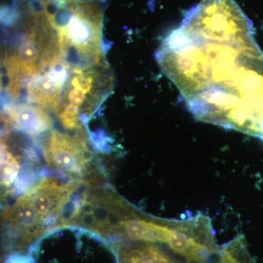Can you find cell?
<instances>
[{
    "label": "cell",
    "instance_id": "cell-7",
    "mask_svg": "<svg viewBox=\"0 0 263 263\" xmlns=\"http://www.w3.org/2000/svg\"><path fill=\"white\" fill-rule=\"evenodd\" d=\"M110 247L117 263H195L166 243L123 241Z\"/></svg>",
    "mask_w": 263,
    "mask_h": 263
},
{
    "label": "cell",
    "instance_id": "cell-3",
    "mask_svg": "<svg viewBox=\"0 0 263 263\" xmlns=\"http://www.w3.org/2000/svg\"><path fill=\"white\" fill-rule=\"evenodd\" d=\"M69 69L108 65L103 41L105 0H37Z\"/></svg>",
    "mask_w": 263,
    "mask_h": 263
},
{
    "label": "cell",
    "instance_id": "cell-4",
    "mask_svg": "<svg viewBox=\"0 0 263 263\" xmlns=\"http://www.w3.org/2000/svg\"><path fill=\"white\" fill-rule=\"evenodd\" d=\"M114 79L108 65L70 69L55 111H67L86 119L106 98Z\"/></svg>",
    "mask_w": 263,
    "mask_h": 263
},
{
    "label": "cell",
    "instance_id": "cell-5",
    "mask_svg": "<svg viewBox=\"0 0 263 263\" xmlns=\"http://www.w3.org/2000/svg\"><path fill=\"white\" fill-rule=\"evenodd\" d=\"M42 151L48 165L72 181H81L87 174L90 154L82 138L51 130L43 141Z\"/></svg>",
    "mask_w": 263,
    "mask_h": 263
},
{
    "label": "cell",
    "instance_id": "cell-8",
    "mask_svg": "<svg viewBox=\"0 0 263 263\" xmlns=\"http://www.w3.org/2000/svg\"><path fill=\"white\" fill-rule=\"evenodd\" d=\"M69 72L70 69L63 64L33 79L24 91L26 101L31 105L56 110Z\"/></svg>",
    "mask_w": 263,
    "mask_h": 263
},
{
    "label": "cell",
    "instance_id": "cell-9",
    "mask_svg": "<svg viewBox=\"0 0 263 263\" xmlns=\"http://www.w3.org/2000/svg\"><path fill=\"white\" fill-rule=\"evenodd\" d=\"M0 122L5 127L37 136L51 127L52 119L45 109L31 104H12L4 108Z\"/></svg>",
    "mask_w": 263,
    "mask_h": 263
},
{
    "label": "cell",
    "instance_id": "cell-10",
    "mask_svg": "<svg viewBox=\"0 0 263 263\" xmlns=\"http://www.w3.org/2000/svg\"><path fill=\"white\" fill-rule=\"evenodd\" d=\"M214 263H257L249 252L243 235H238L233 240L219 247Z\"/></svg>",
    "mask_w": 263,
    "mask_h": 263
},
{
    "label": "cell",
    "instance_id": "cell-6",
    "mask_svg": "<svg viewBox=\"0 0 263 263\" xmlns=\"http://www.w3.org/2000/svg\"><path fill=\"white\" fill-rule=\"evenodd\" d=\"M10 131L0 133V200L5 201L8 196L19 190L24 191L23 161L37 162L36 155L23 156L22 148L15 143Z\"/></svg>",
    "mask_w": 263,
    "mask_h": 263
},
{
    "label": "cell",
    "instance_id": "cell-2",
    "mask_svg": "<svg viewBox=\"0 0 263 263\" xmlns=\"http://www.w3.org/2000/svg\"><path fill=\"white\" fill-rule=\"evenodd\" d=\"M0 25L6 38L3 55L6 91L15 102L33 79L65 62L54 30L37 0H13L12 6L0 7Z\"/></svg>",
    "mask_w": 263,
    "mask_h": 263
},
{
    "label": "cell",
    "instance_id": "cell-1",
    "mask_svg": "<svg viewBox=\"0 0 263 263\" xmlns=\"http://www.w3.org/2000/svg\"><path fill=\"white\" fill-rule=\"evenodd\" d=\"M197 120L249 136L263 118V53L234 0H201L157 51Z\"/></svg>",
    "mask_w": 263,
    "mask_h": 263
}]
</instances>
